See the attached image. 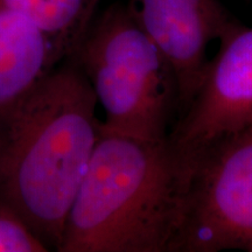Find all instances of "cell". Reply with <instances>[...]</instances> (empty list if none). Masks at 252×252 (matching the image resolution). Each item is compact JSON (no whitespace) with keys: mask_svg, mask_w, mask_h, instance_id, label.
Returning <instances> with one entry per match:
<instances>
[{"mask_svg":"<svg viewBox=\"0 0 252 252\" xmlns=\"http://www.w3.org/2000/svg\"><path fill=\"white\" fill-rule=\"evenodd\" d=\"M68 59L105 112L103 128L147 140L168 138L180 110L178 78L127 5L112 4L94 15Z\"/></svg>","mask_w":252,"mask_h":252,"instance_id":"3957f363","label":"cell"},{"mask_svg":"<svg viewBox=\"0 0 252 252\" xmlns=\"http://www.w3.org/2000/svg\"><path fill=\"white\" fill-rule=\"evenodd\" d=\"M100 0H0V6L33 21L54 48L60 62L72 54Z\"/></svg>","mask_w":252,"mask_h":252,"instance_id":"ba28073f","label":"cell"},{"mask_svg":"<svg viewBox=\"0 0 252 252\" xmlns=\"http://www.w3.org/2000/svg\"><path fill=\"white\" fill-rule=\"evenodd\" d=\"M185 161L184 217L173 252H252V126Z\"/></svg>","mask_w":252,"mask_h":252,"instance_id":"277c9868","label":"cell"},{"mask_svg":"<svg viewBox=\"0 0 252 252\" xmlns=\"http://www.w3.org/2000/svg\"><path fill=\"white\" fill-rule=\"evenodd\" d=\"M60 63L33 21L0 6V113Z\"/></svg>","mask_w":252,"mask_h":252,"instance_id":"52a82bcc","label":"cell"},{"mask_svg":"<svg viewBox=\"0 0 252 252\" xmlns=\"http://www.w3.org/2000/svg\"><path fill=\"white\" fill-rule=\"evenodd\" d=\"M89 82L67 59L0 113V206L58 250L99 134Z\"/></svg>","mask_w":252,"mask_h":252,"instance_id":"6da1fadb","label":"cell"},{"mask_svg":"<svg viewBox=\"0 0 252 252\" xmlns=\"http://www.w3.org/2000/svg\"><path fill=\"white\" fill-rule=\"evenodd\" d=\"M187 166L168 138L99 134L69 210L59 252H173Z\"/></svg>","mask_w":252,"mask_h":252,"instance_id":"7a4b0ae2","label":"cell"},{"mask_svg":"<svg viewBox=\"0 0 252 252\" xmlns=\"http://www.w3.org/2000/svg\"><path fill=\"white\" fill-rule=\"evenodd\" d=\"M49 251L14 213L0 206V252Z\"/></svg>","mask_w":252,"mask_h":252,"instance_id":"9c48e42d","label":"cell"},{"mask_svg":"<svg viewBox=\"0 0 252 252\" xmlns=\"http://www.w3.org/2000/svg\"><path fill=\"white\" fill-rule=\"evenodd\" d=\"M193 98L168 139L182 158L252 126V27L239 25L220 41Z\"/></svg>","mask_w":252,"mask_h":252,"instance_id":"5b68a950","label":"cell"},{"mask_svg":"<svg viewBox=\"0 0 252 252\" xmlns=\"http://www.w3.org/2000/svg\"><path fill=\"white\" fill-rule=\"evenodd\" d=\"M127 7L174 69L180 94L179 116L202 80L209 61L208 46L241 23L220 0H128Z\"/></svg>","mask_w":252,"mask_h":252,"instance_id":"8992f818","label":"cell"}]
</instances>
